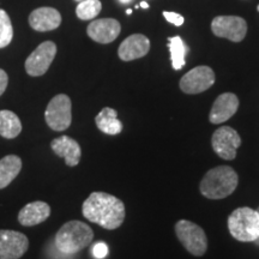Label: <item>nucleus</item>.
Here are the masks:
<instances>
[{
    "instance_id": "nucleus-8",
    "label": "nucleus",
    "mask_w": 259,
    "mask_h": 259,
    "mask_svg": "<svg viewBox=\"0 0 259 259\" xmlns=\"http://www.w3.org/2000/svg\"><path fill=\"white\" fill-rule=\"evenodd\" d=\"M211 30L218 37L240 42L247 34V23L238 16H218L212 19Z\"/></svg>"
},
{
    "instance_id": "nucleus-12",
    "label": "nucleus",
    "mask_w": 259,
    "mask_h": 259,
    "mask_svg": "<svg viewBox=\"0 0 259 259\" xmlns=\"http://www.w3.org/2000/svg\"><path fill=\"white\" fill-rule=\"evenodd\" d=\"M121 25L114 18L95 19L87 28L88 36L99 44H111L119 36Z\"/></svg>"
},
{
    "instance_id": "nucleus-25",
    "label": "nucleus",
    "mask_w": 259,
    "mask_h": 259,
    "mask_svg": "<svg viewBox=\"0 0 259 259\" xmlns=\"http://www.w3.org/2000/svg\"><path fill=\"white\" fill-rule=\"evenodd\" d=\"M93 254L97 259H103L108 254V246L105 242H97L93 247Z\"/></svg>"
},
{
    "instance_id": "nucleus-19",
    "label": "nucleus",
    "mask_w": 259,
    "mask_h": 259,
    "mask_svg": "<svg viewBox=\"0 0 259 259\" xmlns=\"http://www.w3.org/2000/svg\"><path fill=\"white\" fill-rule=\"evenodd\" d=\"M95 122L100 131L106 135L115 136L122 131V122L118 119V113L109 107H105L96 115Z\"/></svg>"
},
{
    "instance_id": "nucleus-24",
    "label": "nucleus",
    "mask_w": 259,
    "mask_h": 259,
    "mask_svg": "<svg viewBox=\"0 0 259 259\" xmlns=\"http://www.w3.org/2000/svg\"><path fill=\"white\" fill-rule=\"evenodd\" d=\"M163 17L166 18L169 23L176 25V27H181V25L184 24V21H185L181 15L176 14V12H169V11H164Z\"/></svg>"
},
{
    "instance_id": "nucleus-15",
    "label": "nucleus",
    "mask_w": 259,
    "mask_h": 259,
    "mask_svg": "<svg viewBox=\"0 0 259 259\" xmlns=\"http://www.w3.org/2000/svg\"><path fill=\"white\" fill-rule=\"evenodd\" d=\"M51 149L58 157L65 160V163L69 167H76L79 163L82 156V149L78 142L74 141L69 136H61L51 142Z\"/></svg>"
},
{
    "instance_id": "nucleus-3",
    "label": "nucleus",
    "mask_w": 259,
    "mask_h": 259,
    "mask_svg": "<svg viewBox=\"0 0 259 259\" xmlns=\"http://www.w3.org/2000/svg\"><path fill=\"white\" fill-rule=\"evenodd\" d=\"M94 239L92 227L82 221H69L61 227L54 238L57 250L64 254H76Z\"/></svg>"
},
{
    "instance_id": "nucleus-13",
    "label": "nucleus",
    "mask_w": 259,
    "mask_h": 259,
    "mask_svg": "<svg viewBox=\"0 0 259 259\" xmlns=\"http://www.w3.org/2000/svg\"><path fill=\"white\" fill-rule=\"evenodd\" d=\"M239 108V99L233 93H223L215 100L209 114L211 124H222L232 118Z\"/></svg>"
},
{
    "instance_id": "nucleus-5",
    "label": "nucleus",
    "mask_w": 259,
    "mask_h": 259,
    "mask_svg": "<svg viewBox=\"0 0 259 259\" xmlns=\"http://www.w3.org/2000/svg\"><path fill=\"white\" fill-rule=\"evenodd\" d=\"M176 234L181 245L196 257H202L208 250V238L202 227L196 223L180 220L176 223Z\"/></svg>"
},
{
    "instance_id": "nucleus-11",
    "label": "nucleus",
    "mask_w": 259,
    "mask_h": 259,
    "mask_svg": "<svg viewBox=\"0 0 259 259\" xmlns=\"http://www.w3.org/2000/svg\"><path fill=\"white\" fill-rule=\"evenodd\" d=\"M29 248V240L23 233L0 229V259H19Z\"/></svg>"
},
{
    "instance_id": "nucleus-18",
    "label": "nucleus",
    "mask_w": 259,
    "mask_h": 259,
    "mask_svg": "<svg viewBox=\"0 0 259 259\" xmlns=\"http://www.w3.org/2000/svg\"><path fill=\"white\" fill-rule=\"evenodd\" d=\"M22 160L17 155H6L0 160V190L8 187L19 176Z\"/></svg>"
},
{
    "instance_id": "nucleus-32",
    "label": "nucleus",
    "mask_w": 259,
    "mask_h": 259,
    "mask_svg": "<svg viewBox=\"0 0 259 259\" xmlns=\"http://www.w3.org/2000/svg\"><path fill=\"white\" fill-rule=\"evenodd\" d=\"M258 11H259V5H258Z\"/></svg>"
},
{
    "instance_id": "nucleus-17",
    "label": "nucleus",
    "mask_w": 259,
    "mask_h": 259,
    "mask_svg": "<svg viewBox=\"0 0 259 259\" xmlns=\"http://www.w3.org/2000/svg\"><path fill=\"white\" fill-rule=\"evenodd\" d=\"M29 24L36 31H51L61 24V15L53 8H38L29 16Z\"/></svg>"
},
{
    "instance_id": "nucleus-7",
    "label": "nucleus",
    "mask_w": 259,
    "mask_h": 259,
    "mask_svg": "<svg viewBox=\"0 0 259 259\" xmlns=\"http://www.w3.org/2000/svg\"><path fill=\"white\" fill-rule=\"evenodd\" d=\"M57 54V45L53 41H45L25 60V72L31 77L44 76L50 69Z\"/></svg>"
},
{
    "instance_id": "nucleus-16",
    "label": "nucleus",
    "mask_w": 259,
    "mask_h": 259,
    "mask_svg": "<svg viewBox=\"0 0 259 259\" xmlns=\"http://www.w3.org/2000/svg\"><path fill=\"white\" fill-rule=\"evenodd\" d=\"M51 216V206L46 202L36 200L25 204L18 212V222L23 227L37 226Z\"/></svg>"
},
{
    "instance_id": "nucleus-10",
    "label": "nucleus",
    "mask_w": 259,
    "mask_h": 259,
    "mask_svg": "<svg viewBox=\"0 0 259 259\" xmlns=\"http://www.w3.org/2000/svg\"><path fill=\"white\" fill-rule=\"evenodd\" d=\"M213 83H215V73L211 67L197 66L184 74L179 85L185 94L196 95L211 88Z\"/></svg>"
},
{
    "instance_id": "nucleus-20",
    "label": "nucleus",
    "mask_w": 259,
    "mask_h": 259,
    "mask_svg": "<svg viewBox=\"0 0 259 259\" xmlns=\"http://www.w3.org/2000/svg\"><path fill=\"white\" fill-rule=\"evenodd\" d=\"M22 132V122L18 115L12 111H0V136L6 139L18 137Z\"/></svg>"
},
{
    "instance_id": "nucleus-9",
    "label": "nucleus",
    "mask_w": 259,
    "mask_h": 259,
    "mask_svg": "<svg viewBox=\"0 0 259 259\" xmlns=\"http://www.w3.org/2000/svg\"><path fill=\"white\" fill-rule=\"evenodd\" d=\"M211 145L218 156L232 161L236 157V150L241 145V137L231 126H223L213 132Z\"/></svg>"
},
{
    "instance_id": "nucleus-29",
    "label": "nucleus",
    "mask_w": 259,
    "mask_h": 259,
    "mask_svg": "<svg viewBox=\"0 0 259 259\" xmlns=\"http://www.w3.org/2000/svg\"><path fill=\"white\" fill-rule=\"evenodd\" d=\"M119 2H120L121 4H127V3H131L132 0H119Z\"/></svg>"
},
{
    "instance_id": "nucleus-1",
    "label": "nucleus",
    "mask_w": 259,
    "mask_h": 259,
    "mask_svg": "<svg viewBox=\"0 0 259 259\" xmlns=\"http://www.w3.org/2000/svg\"><path fill=\"white\" fill-rule=\"evenodd\" d=\"M83 216L108 231L119 228L125 220V204L118 197L106 192H93L84 200Z\"/></svg>"
},
{
    "instance_id": "nucleus-4",
    "label": "nucleus",
    "mask_w": 259,
    "mask_h": 259,
    "mask_svg": "<svg viewBox=\"0 0 259 259\" xmlns=\"http://www.w3.org/2000/svg\"><path fill=\"white\" fill-rule=\"evenodd\" d=\"M229 233L235 240L253 242L259 236V213L248 206L235 209L228 218Z\"/></svg>"
},
{
    "instance_id": "nucleus-6",
    "label": "nucleus",
    "mask_w": 259,
    "mask_h": 259,
    "mask_svg": "<svg viewBox=\"0 0 259 259\" xmlns=\"http://www.w3.org/2000/svg\"><path fill=\"white\" fill-rule=\"evenodd\" d=\"M45 120L53 131L61 132L69 128L72 122V103L70 97L65 94L54 96L45 112Z\"/></svg>"
},
{
    "instance_id": "nucleus-23",
    "label": "nucleus",
    "mask_w": 259,
    "mask_h": 259,
    "mask_svg": "<svg viewBox=\"0 0 259 259\" xmlns=\"http://www.w3.org/2000/svg\"><path fill=\"white\" fill-rule=\"evenodd\" d=\"M14 37V29H12L11 19L8 12L0 9V48L8 47L11 44Z\"/></svg>"
},
{
    "instance_id": "nucleus-14",
    "label": "nucleus",
    "mask_w": 259,
    "mask_h": 259,
    "mask_svg": "<svg viewBox=\"0 0 259 259\" xmlns=\"http://www.w3.org/2000/svg\"><path fill=\"white\" fill-rule=\"evenodd\" d=\"M150 51V41L142 34L126 37L119 46L118 56L122 61H132L147 56Z\"/></svg>"
},
{
    "instance_id": "nucleus-2",
    "label": "nucleus",
    "mask_w": 259,
    "mask_h": 259,
    "mask_svg": "<svg viewBox=\"0 0 259 259\" xmlns=\"http://www.w3.org/2000/svg\"><path fill=\"white\" fill-rule=\"evenodd\" d=\"M239 184L238 173L229 166L210 169L200 181V193L209 199H223L233 194Z\"/></svg>"
},
{
    "instance_id": "nucleus-27",
    "label": "nucleus",
    "mask_w": 259,
    "mask_h": 259,
    "mask_svg": "<svg viewBox=\"0 0 259 259\" xmlns=\"http://www.w3.org/2000/svg\"><path fill=\"white\" fill-rule=\"evenodd\" d=\"M139 6H141V8H143V9H148L149 8V4H148L147 2H142L141 5H139Z\"/></svg>"
},
{
    "instance_id": "nucleus-28",
    "label": "nucleus",
    "mask_w": 259,
    "mask_h": 259,
    "mask_svg": "<svg viewBox=\"0 0 259 259\" xmlns=\"http://www.w3.org/2000/svg\"><path fill=\"white\" fill-rule=\"evenodd\" d=\"M257 212L259 213V206H258V209H257ZM253 242H254V245H255V246H259V236H258L257 239H255V240H254Z\"/></svg>"
},
{
    "instance_id": "nucleus-22",
    "label": "nucleus",
    "mask_w": 259,
    "mask_h": 259,
    "mask_svg": "<svg viewBox=\"0 0 259 259\" xmlns=\"http://www.w3.org/2000/svg\"><path fill=\"white\" fill-rule=\"evenodd\" d=\"M101 9L102 4L100 0H82L77 5L76 15L82 21H89L97 17Z\"/></svg>"
},
{
    "instance_id": "nucleus-30",
    "label": "nucleus",
    "mask_w": 259,
    "mask_h": 259,
    "mask_svg": "<svg viewBox=\"0 0 259 259\" xmlns=\"http://www.w3.org/2000/svg\"><path fill=\"white\" fill-rule=\"evenodd\" d=\"M126 14L131 15V14H132V10H131V9H127V10H126Z\"/></svg>"
},
{
    "instance_id": "nucleus-31",
    "label": "nucleus",
    "mask_w": 259,
    "mask_h": 259,
    "mask_svg": "<svg viewBox=\"0 0 259 259\" xmlns=\"http://www.w3.org/2000/svg\"><path fill=\"white\" fill-rule=\"evenodd\" d=\"M74 2H78L79 3V2H82V0H74Z\"/></svg>"
},
{
    "instance_id": "nucleus-26",
    "label": "nucleus",
    "mask_w": 259,
    "mask_h": 259,
    "mask_svg": "<svg viewBox=\"0 0 259 259\" xmlns=\"http://www.w3.org/2000/svg\"><path fill=\"white\" fill-rule=\"evenodd\" d=\"M9 84V76L4 70L0 69V96L5 93Z\"/></svg>"
},
{
    "instance_id": "nucleus-21",
    "label": "nucleus",
    "mask_w": 259,
    "mask_h": 259,
    "mask_svg": "<svg viewBox=\"0 0 259 259\" xmlns=\"http://www.w3.org/2000/svg\"><path fill=\"white\" fill-rule=\"evenodd\" d=\"M168 48L170 52V59L171 65H173V69L179 71L183 69L186 65V53H187V47L184 44L183 38L180 36H173L168 38Z\"/></svg>"
}]
</instances>
